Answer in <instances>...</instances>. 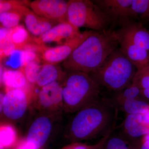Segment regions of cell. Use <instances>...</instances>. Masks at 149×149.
Returning a JSON list of instances; mask_svg holds the SVG:
<instances>
[{
	"label": "cell",
	"mask_w": 149,
	"mask_h": 149,
	"mask_svg": "<svg viewBox=\"0 0 149 149\" xmlns=\"http://www.w3.org/2000/svg\"><path fill=\"white\" fill-rule=\"evenodd\" d=\"M68 2L62 0H36L29 6L37 15L59 23L68 22Z\"/></svg>",
	"instance_id": "11"
},
{
	"label": "cell",
	"mask_w": 149,
	"mask_h": 149,
	"mask_svg": "<svg viewBox=\"0 0 149 149\" xmlns=\"http://www.w3.org/2000/svg\"><path fill=\"white\" fill-rule=\"evenodd\" d=\"M119 47L116 31H93L63 63L67 71H80L90 74L99 68L107 58Z\"/></svg>",
	"instance_id": "2"
},
{
	"label": "cell",
	"mask_w": 149,
	"mask_h": 149,
	"mask_svg": "<svg viewBox=\"0 0 149 149\" xmlns=\"http://www.w3.org/2000/svg\"><path fill=\"white\" fill-rule=\"evenodd\" d=\"M104 144L102 145V146L101 147H100V148H99L98 149H103Z\"/></svg>",
	"instance_id": "32"
},
{
	"label": "cell",
	"mask_w": 149,
	"mask_h": 149,
	"mask_svg": "<svg viewBox=\"0 0 149 149\" xmlns=\"http://www.w3.org/2000/svg\"><path fill=\"white\" fill-rule=\"evenodd\" d=\"M115 104L126 114H143L149 111V101L142 96L123 100Z\"/></svg>",
	"instance_id": "18"
},
{
	"label": "cell",
	"mask_w": 149,
	"mask_h": 149,
	"mask_svg": "<svg viewBox=\"0 0 149 149\" xmlns=\"http://www.w3.org/2000/svg\"><path fill=\"white\" fill-rule=\"evenodd\" d=\"M35 92L34 86L25 90L6 92L1 99V111L5 119L10 122L21 120L30 107Z\"/></svg>",
	"instance_id": "7"
},
{
	"label": "cell",
	"mask_w": 149,
	"mask_h": 149,
	"mask_svg": "<svg viewBox=\"0 0 149 149\" xmlns=\"http://www.w3.org/2000/svg\"><path fill=\"white\" fill-rule=\"evenodd\" d=\"M16 51V47L10 37L0 40V58L2 60L9 56H11Z\"/></svg>",
	"instance_id": "27"
},
{
	"label": "cell",
	"mask_w": 149,
	"mask_h": 149,
	"mask_svg": "<svg viewBox=\"0 0 149 149\" xmlns=\"http://www.w3.org/2000/svg\"><path fill=\"white\" fill-rule=\"evenodd\" d=\"M133 83L140 89L141 96L149 101V64L137 70Z\"/></svg>",
	"instance_id": "21"
},
{
	"label": "cell",
	"mask_w": 149,
	"mask_h": 149,
	"mask_svg": "<svg viewBox=\"0 0 149 149\" xmlns=\"http://www.w3.org/2000/svg\"><path fill=\"white\" fill-rule=\"evenodd\" d=\"M67 71L60 80L65 112H77L101 97V89L90 74L80 71Z\"/></svg>",
	"instance_id": "3"
},
{
	"label": "cell",
	"mask_w": 149,
	"mask_h": 149,
	"mask_svg": "<svg viewBox=\"0 0 149 149\" xmlns=\"http://www.w3.org/2000/svg\"><path fill=\"white\" fill-rule=\"evenodd\" d=\"M115 130L107 138L104 143L103 149H133L120 134Z\"/></svg>",
	"instance_id": "22"
},
{
	"label": "cell",
	"mask_w": 149,
	"mask_h": 149,
	"mask_svg": "<svg viewBox=\"0 0 149 149\" xmlns=\"http://www.w3.org/2000/svg\"><path fill=\"white\" fill-rule=\"evenodd\" d=\"M108 17L111 22L118 24L135 18L132 9L133 0H96L93 1Z\"/></svg>",
	"instance_id": "13"
},
{
	"label": "cell",
	"mask_w": 149,
	"mask_h": 149,
	"mask_svg": "<svg viewBox=\"0 0 149 149\" xmlns=\"http://www.w3.org/2000/svg\"><path fill=\"white\" fill-rule=\"evenodd\" d=\"M68 21L79 28L84 27L93 31L107 30L111 23L110 19L93 1L70 0L68 1Z\"/></svg>",
	"instance_id": "6"
},
{
	"label": "cell",
	"mask_w": 149,
	"mask_h": 149,
	"mask_svg": "<svg viewBox=\"0 0 149 149\" xmlns=\"http://www.w3.org/2000/svg\"><path fill=\"white\" fill-rule=\"evenodd\" d=\"M65 73L55 64L45 63L37 76L35 87L40 88L55 81H60Z\"/></svg>",
	"instance_id": "17"
},
{
	"label": "cell",
	"mask_w": 149,
	"mask_h": 149,
	"mask_svg": "<svg viewBox=\"0 0 149 149\" xmlns=\"http://www.w3.org/2000/svg\"><path fill=\"white\" fill-rule=\"evenodd\" d=\"M42 65H40L38 61H33L23 67L20 68L24 72L27 82L30 85L35 86L38 74Z\"/></svg>",
	"instance_id": "25"
},
{
	"label": "cell",
	"mask_w": 149,
	"mask_h": 149,
	"mask_svg": "<svg viewBox=\"0 0 149 149\" xmlns=\"http://www.w3.org/2000/svg\"><path fill=\"white\" fill-rule=\"evenodd\" d=\"M116 31L119 48L137 70L149 64V31L141 22L128 19Z\"/></svg>",
	"instance_id": "5"
},
{
	"label": "cell",
	"mask_w": 149,
	"mask_h": 149,
	"mask_svg": "<svg viewBox=\"0 0 149 149\" xmlns=\"http://www.w3.org/2000/svg\"><path fill=\"white\" fill-rule=\"evenodd\" d=\"M27 30L34 36L39 37L58 23L37 15L27 8L23 14Z\"/></svg>",
	"instance_id": "15"
},
{
	"label": "cell",
	"mask_w": 149,
	"mask_h": 149,
	"mask_svg": "<svg viewBox=\"0 0 149 149\" xmlns=\"http://www.w3.org/2000/svg\"><path fill=\"white\" fill-rule=\"evenodd\" d=\"M22 17V14L16 11H9L0 13L1 27L11 29L14 28L18 25Z\"/></svg>",
	"instance_id": "24"
},
{
	"label": "cell",
	"mask_w": 149,
	"mask_h": 149,
	"mask_svg": "<svg viewBox=\"0 0 149 149\" xmlns=\"http://www.w3.org/2000/svg\"><path fill=\"white\" fill-rule=\"evenodd\" d=\"M93 31H84L63 45L45 49L42 52V59L45 63L56 64L64 61L72 52L92 34Z\"/></svg>",
	"instance_id": "12"
},
{
	"label": "cell",
	"mask_w": 149,
	"mask_h": 149,
	"mask_svg": "<svg viewBox=\"0 0 149 149\" xmlns=\"http://www.w3.org/2000/svg\"><path fill=\"white\" fill-rule=\"evenodd\" d=\"M132 9L135 18L149 24V0H133Z\"/></svg>",
	"instance_id": "23"
},
{
	"label": "cell",
	"mask_w": 149,
	"mask_h": 149,
	"mask_svg": "<svg viewBox=\"0 0 149 149\" xmlns=\"http://www.w3.org/2000/svg\"><path fill=\"white\" fill-rule=\"evenodd\" d=\"M109 135L102 138L98 143L95 145H88L80 142H74L70 143L60 149H98L103 145Z\"/></svg>",
	"instance_id": "28"
},
{
	"label": "cell",
	"mask_w": 149,
	"mask_h": 149,
	"mask_svg": "<svg viewBox=\"0 0 149 149\" xmlns=\"http://www.w3.org/2000/svg\"><path fill=\"white\" fill-rule=\"evenodd\" d=\"M39 89L38 93L35 92L30 107L38 113H62L63 110L61 81H55Z\"/></svg>",
	"instance_id": "8"
},
{
	"label": "cell",
	"mask_w": 149,
	"mask_h": 149,
	"mask_svg": "<svg viewBox=\"0 0 149 149\" xmlns=\"http://www.w3.org/2000/svg\"><path fill=\"white\" fill-rule=\"evenodd\" d=\"M128 144L133 149H149V139L144 137L139 141Z\"/></svg>",
	"instance_id": "30"
},
{
	"label": "cell",
	"mask_w": 149,
	"mask_h": 149,
	"mask_svg": "<svg viewBox=\"0 0 149 149\" xmlns=\"http://www.w3.org/2000/svg\"><path fill=\"white\" fill-rule=\"evenodd\" d=\"M81 33L79 28L69 22H62L57 24L39 37L34 38L33 42L45 49L46 45L56 43L58 46L61 45Z\"/></svg>",
	"instance_id": "10"
},
{
	"label": "cell",
	"mask_w": 149,
	"mask_h": 149,
	"mask_svg": "<svg viewBox=\"0 0 149 149\" xmlns=\"http://www.w3.org/2000/svg\"><path fill=\"white\" fill-rule=\"evenodd\" d=\"M13 149H37L34 146L28 143L25 139L19 140Z\"/></svg>",
	"instance_id": "31"
},
{
	"label": "cell",
	"mask_w": 149,
	"mask_h": 149,
	"mask_svg": "<svg viewBox=\"0 0 149 149\" xmlns=\"http://www.w3.org/2000/svg\"><path fill=\"white\" fill-rule=\"evenodd\" d=\"M19 57L20 68L25 66L30 62L38 61L35 52L29 50L19 51Z\"/></svg>",
	"instance_id": "29"
},
{
	"label": "cell",
	"mask_w": 149,
	"mask_h": 149,
	"mask_svg": "<svg viewBox=\"0 0 149 149\" xmlns=\"http://www.w3.org/2000/svg\"><path fill=\"white\" fill-rule=\"evenodd\" d=\"M62 113L54 114L38 113L27 131L25 139L37 149H42L50 137L55 122Z\"/></svg>",
	"instance_id": "9"
},
{
	"label": "cell",
	"mask_w": 149,
	"mask_h": 149,
	"mask_svg": "<svg viewBox=\"0 0 149 149\" xmlns=\"http://www.w3.org/2000/svg\"><path fill=\"white\" fill-rule=\"evenodd\" d=\"M19 141L15 128L7 123H2L0 127L1 149H13Z\"/></svg>",
	"instance_id": "19"
},
{
	"label": "cell",
	"mask_w": 149,
	"mask_h": 149,
	"mask_svg": "<svg viewBox=\"0 0 149 149\" xmlns=\"http://www.w3.org/2000/svg\"><path fill=\"white\" fill-rule=\"evenodd\" d=\"M1 79L6 92L13 90H25L32 86L27 82L20 68L17 70H5L2 73Z\"/></svg>",
	"instance_id": "16"
},
{
	"label": "cell",
	"mask_w": 149,
	"mask_h": 149,
	"mask_svg": "<svg viewBox=\"0 0 149 149\" xmlns=\"http://www.w3.org/2000/svg\"><path fill=\"white\" fill-rule=\"evenodd\" d=\"M120 129L118 132L128 143L139 141L149 134V124L144 120L143 114H126Z\"/></svg>",
	"instance_id": "14"
},
{
	"label": "cell",
	"mask_w": 149,
	"mask_h": 149,
	"mask_svg": "<svg viewBox=\"0 0 149 149\" xmlns=\"http://www.w3.org/2000/svg\"><path fill=\"white\" fill-rule=\"evenodd\" d=\"M23 2L15 0H1L0 13L9 11H16L23 15L24 10L27 8Z\"/></svg>",
	"instance_id": "26"
},
{
	"label": "cell",
	"mask_w": 149,
	"mask_h": 149,
	"mask_svg": "<svg viewBox=\"0 0 149 149\" xmlns=\"http://www.w3.org/2000/svg\"><path fill=\"white\" fill-rule=\"evenodd\" d=\"M10 38L16 47V51L22 50L30 42L33 41L27 29L22 25L12 28Z\"/></svg>",
	"instance_id": "20"
},
{
	"label": "cell",
	"mask_w": 149,
	"mask_h": 149,
	"mask_svg": "<svg viewBox=\"0 0 149 149\" xmlns=\"http://www.w3.org/2000/svg\"><path fill=\"white\" fill-rule=\"evenodd\" d=\"M137 68L118 48L90 75L101 89L115 94L132 85Z\"/></svg>",
	"instance_id": "4"
},
{
	"label": "cell",
	"mask_w": 149,
	"mask_h": 149,
	"mask_svg": "<svg viewBox=\"0 0 149 149\" xmlns=\"http://www.w3.org/2000/svg\"><path fill=\"white\" fill-rule=\"evenodd\" d=\"M118 111L109 97H101L76 112L67 128L65 138L71 143L104 138L115 130Z\"/></svg>",
	"instance_id": "1"
}]
</instances>
